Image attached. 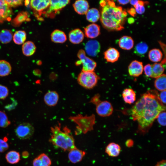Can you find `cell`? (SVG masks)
I'll return each instance as SVG.
<instances>
[{
	"instance_id": "cell-1",
	"label": "cell",
	"mask_w": 166,
	"mask_h": 166,
	"mask_svg": "<svg viewBox=\"0 0 166 166\" xmlns=\"http://www.w3.org/2000/svg\"><path fill=\"white\" fill-rule=\"evenodd\" d=\"M166 107L160 101L156 91H148L141 96L131 109L133 120L136 121L142 133L147 132L161 112Z\"/></svg>"
},
{
	"instance_id": "cell-2",
	"label": "cell",
	"mask_w": 166,
	"mask_h": 166,
	"mask_svg": "<svg viewBox=\"0 0 166 166\" xmlns=\"http://www.w3.org/2000/svg\"><path fill=\"white\" fill-rule=\"evenodd\" d=\"M100 19L103 26L108 30L118 31L124 29L127 13L120 6H117L113 1H106L102 7Z\"/></svg>"
},
{
	"instance_id": "cell-3",
	"label": "cell",
	"mask_w": 166,
	"mask_h": 166,
	"mask_svg": "<svg viewBox=\"0 0 166 166\" xmlns=\"http://www.w3.org/2000/svg\"><path fill=\"white\" fill-rule=\"evenodd\" d=\"M51 135L49 142L54 146L64 151H69L76 147L74 140L69 128L65 127L62 130L61 125L50 128Z\"/></svg>"
},
{
	"instance_id": "cell-4",
	"label": "cell",
	"mask_w": 166,
	"mask_h": 166,
	"mask_svg": "<svg viewBox=\"0 0 166 166\" xmlns=\"http://www.w3.org/2000/svg\"><path fill=\"white\" fill-rule=\"evenodd\" d=\"M69 119L77 125L75 131L76 135L81 133L85 134L92 131L95 123V116L93 114L83 115L79 114L75 116H70Z\"/></svg>"
},
{
	"instance_id": "cell-5",
	"label": "cell",
	"mask_w": 166,
	"mask_h": 166,
	"mask_svg": "<svg viewBox=\"0 0 166 166\" xmlns=\"http://www.w3.org/2000/svg\"><path fill=\"white\" fill-rule=\"evenodd\" d=\"M99 77L94 71H82L80 73L77 77L79 84L87 89L93 88L97 84Z\"/></svg>"
},
{
	"instance_id": "cell-6",
	"label": "cell",
	"mask_w": 166,
	"mask_h": 166,
	"mask_svg": "<svg viewBox=\"0 0 166 166\" xmlns=\"http://www.w3.org/2000/svg\"><path fill=\"white\" fill-rule=\"evenodd\" d=\"M77 56L79 60L76 64L82 65V71H94L97 66L96 63L93 59L87 57L85 51L80 50L77 53Z\"/></svg>"
},
{
	"instance_id": "cell-7",
	"label": "cell",
	"mask_w": 166,
	"mask_h": 166,
	"mask_svg": "<svg viewBox=\"0 0 166 166\" xmlns=\"http://www.w3.org/2000/svg\"><path fill=\"white\" fill-rule=\"evenodd\" d=\"M34 131V127L29 123L19 124L15 130L16 136L22 140L28 139L33 135Z\"/></svg>"
},
{
	"instance_id": "cell-8",
	"label": "cell",
	"mask_w": 166,
	"mask_h": 166,
	"mask_svg": "<svg viewBox=\"0 0 166 166\" xmlns=\"http://www.w3.org/2000/svg\"><path fill=\"white\" fill-rule=\"evenodd\" d=\"M96 111L97 114L102 117L111 115L113 112V108L111 104L106 101H101L96 106Z\"/></svg>"
},
{
	"instance_id": "cell-9",
	"label": "cell",
	"mask_w": 166,
	"mask_h": 166,
	"mask_svg": "<svg viewBox=\"0 0 166 166\" xmlns=\"http://www.w3.org/2000/svg\"><path fill=\"white\" fill-rule=\"evenodd\" d=\"M85 49V53L89 56L95 57L100 52L101 45L98 41L95 40H90L86 43Z\"/></svg>"
},
{
	"instance_id": "cell-10",
	"label": "cell",
	"mask_w": 166,
	"mask_h": 166,
	"mask_svg": "<svg viewBox=\"0 0 166 166\" xmlns=\"http://www.w3.org/2000/svg\"><path fill=\"white\" fill-rule=\"evenodd\" d=\"M12 10L5 0H0V23L9 21L12 16Z\"/></svg>"
},
{
	"instance_id": "cell-11",
	"label": "cell",
	"mask_w": 166,
	"mask_h": 166,
	"mask_svg": "<svg viewBox=\"0 0 166 166\" xmlns=\"http://www.w3.org/2000/svg\"><path fill=\"white\" fill-rule=\"evenodd\" d=\"M143 70L142 63L137 60L132 61L128 67V72L129 75L133 77L140 76L142 74Z\"/></svg>"
},
{
	"instance_id": "cell-12",
	"label": "cell",
	"mask_w": 166,
	"mask_h": 166,
	"mask_svg": "<svg viewBox=\"0 0 166 166\" xmlns=\"http://www.w3.org/2000/svg\"><path fill=\"white\" fill-rule=\"evenodd\" d=\"M59 100L58 93L55 91H49L44 95V101L45 104L48 106L53 107L57 104Z\"/></svg>"
},
{
	"instance_id": "cell-13",
	"label": "cell",
	"mask_w": 166,
	"mask_h": 166,
	"mask_svg": "<svg viewBox=\"0 0 166 166\" xmlns=\"http://www.w3.org/2000/svg\"><path fill=\"white\" fill-rule=\"evenodd\" d=\"M85 153V152L76 147L69 151L68 154V159L71 163H76L82 160Z\"/></svg>"
},
{
	"instance_id": "cell-14",
	"label": "cell",
	"mask_w": 166,
	"mask_h": 166,
	"mask_svg": "<svg viewBox=\"0 0 166 166\" xmlns=\"http://www.w3.org/2000/svg\"><path fill=\"white\" fill-rule=\"evenodd\" d=\"M69 2L68 0H50L48 12L49 13L57 12L66 6Z\"/></svg>"
},
{
	"instance_id": "cell-15",
	"label": "cell",
	"mask_w": 166,
	"mask_h": 166,
	"mask_svg": "<svg viewBox=\"0 0 166 166\" xmlns=\"http://www.w3.org/2000/svg\"><path fill=\"white\" fill-rule=\"evenodd\" d=\"M100 27L97 24L92 23L85 28V33L88 38L93 39L97 37L100 34Z\"/></svg>"
},
{
	"instance_id": "cell-16",
	"label": "cell",
	"mask_w": 166,
	"mask_h": 166,
	"mask_svg": "<svg viewBox=\"0 0 166 166\" xmlns=\"http://www.w3.org/2000/svg\"><path fill=\"white\" fill-rule=\"evenodd\" d=\"M84 37L83 33L78 29L72 30L69 35V41L74 44H78L81 42L83 41Z\"/></svg>"
},
{
	"instance_id": "cell-17",
	"label": "cell",
	"mask_w": 166,
	"mask_h": 166,
	"mask_svg": "<svg viewBox=\"0 0 166 166\" xmlns=\"http://www.w3.org/2000/svg\"><path fill=\"white\" fill-rule=\"evenodd\" d=\"M75 11L79 14H85L89 10L88 2L84 0L76 1L73 4Z\"/></svg>"
},
{
	"instance_id": "cell-18",
	"label": "cell",
	"mask_w": 166,
	"mask_h": 166,
	"mask_svg": "<svg viewBox=\"0 0 166 166\" xmlns=\"http://www.w3.org/2000/svg\"><path fill=\"white\" fill-rule=\"evenodd\" d=\"M51 161L46 154L42 153L35 158L33 160V166H50Z\"/></svg>"
},
{
	"instance_id": "cell-19",
	"label": "cell",
	"mask_w": 166,
	"mask_h": 166,
	"mask_svg": "<svg viewBox=\"0 0 166 166\" xmlns=\"http://www.w3.org/2000/svg\"><path fill=\"white\" fill-rule=\"evenodd\" d=\"M49 0H32L30 5L32 8L36 11L40 12L49 7L50 3Z\"/></svg>"
},
{
	"instance_id": "cell-20",
	"label": "cell",
	"mask_w": 166,
	"mask_h": 166,
	"mask_svg": "<svg viewBox=\"0 0 166 166\" xmlns=\"http://www.w3.org/2000/svg\"><path fill=\"white\" fill-rule=\"evenodd\" d=\"M119 56V51L113 48H109L104 53V58L109 62H115L118 60Z\"/></svg>"
},
{
	"instance_id": "cell-21",
	"label": "cell",
	"mask_w": 166,
	"mask_h": 166,
	"mask_svg": "<svg viewBox=\"0 0 166 166\" xmlns=\"http://www.w3.org/2000/svg\"><path fill=\"white\" fill-rule=\"evenodd\" d=\"M121 151V147L118 144L111 142L109 143L106 147L105 152L109 156L115 157L120 154Z\"/></svg>"
},
{
	"instance_id": "cell-22",
	"label": "cell",
	"mask_w": 166,
	"mask_h": 166,
	"mask_svg": "<svg viewBox=\"0 0 166 166\" xmlns=\"http://www.w3.org/2000/svg\"><path fill=\"white\" fill-rule=\"evenodd\" d=\"M118 44L120 48L125 50H130L133 46L134 41L130 37L124 36L121 38L119 41Z\"/></svg>"
},
{
	"instance_id": "cell-23",
	"label": "cell",
	"mask_w": 166,
	"mask_h": 166,
	"mask_svg": "<svg viewBox=\"0 0 166 166\" xmlns=\"http://www.w3.org/2000/svg\"><path fill=\"white\" fill-rule=\"evenodd\" d=\"M122 96L125 102L129 104L133 103L136 100V93L132 89H124L122 92Z\"/></svg>"
},
{
	"instance_id": "cell-24",
	"label": "cell",
	"mask_w": 166,
	"mask_h": 166,
	"mask_svg": "<svg viewBox=\"0 0 166 166\" xmlns=\"http://www.w3.org/2000/svg\"><path fill=\"white\" fill-rule=\"evenodd\" d=\"M51 38L54 42L63 43L66 41L67 37L66 34L63 31L59 30H56L51 34Z\"/></svg>"
},
{
	"instance_id": "cell-25",
	"label": "cell",
	"mask_w": 166,
	"mask_h": 166,
	"mask_svg": "<svg viewBox=\"0 0 166 166\" xmlns=\"http://www.w3.org/2000/svg\"><path fill=\"white\" fill-rule=\"evenodd\" d=\"M36 47L34 44L30 41L24 42L22 47L23 53L26 56H30L33 55L35 52Z\"/></svg>"
},
{
	"instance_id": "cell-26",
	"label": "cell",
	"mask_w": 166,
	"mask_h": 166,
	"mask_svg": "<svg viewBox=\"0 0 166 166\" xmlns=\"http://www.w3.org/2000/svg\"><path fill=\"white\" fill-rule=\"evenodd\" d=\"M85 14L87 20L93 23L97 22L100 18L99 11L95 8L89 9Z\"/></svg>"
},
{
	"instance_id": "cell-27",
	"label": "cell",
	"mask_w": 166,
	"mask_h": 166,
	"mask_svg": "<svg viewBox=\"0 0 166 166\" xmlns=\"http://www.w3.org/2000/svg\"><path fill=\"white\" fill-rule=\"evenodd\" d=\"M5 158L8 163L11 164H16L18 163L20 160V154L16 151H10L6 154Z\"/></svg>"
},
{
	"instance_id": "cell-28",
	"label": "cell",
	"mask_w": 166,
	"mask_h": 166,
	"mask_svg": "<svg viewBox=\"0 0 166 166\" xmlns=\"http://www.w3.org/2000/svg\"><path fill=\"white\" fill-rule=\"evenodd\" d=\"M154 83L155 87L158 90L161 92L166 90V75L163 74L161 76L156 78Z\"/></svg>"
},
{
	"instance_id": "cell-29",
	"label": "cell",
	"mask_w": 166,
	"mask_h": 166,
	"mask_svg": "<svg viewBox=\"0 0 166 166\" xmlns=\"http://www.w3.org/2000/svg\"><path fill=\"white\" fill-rule=\"evenodd\" d=\"M13 34L10 30L4 29L0 32V42L3 44L9 43L12 40Z\"/></svg>"
},
{
	"instance_id": "cell-30",
	"label": "cell",
	"mask_w": 166,
	"mask_h": 166,
	"mask_svg": "<svg viewBox=\"0 0 166 166\" xmlns=\"http://www.w3.org/2000/svg\"><path fill=\"white\" fill-rule=\"evenodd\" d=\"M11 69V65L9 62L4 60H0V76L8 75L10 73Z\"/></svg>"
},
{
	"instance_id": "cell-31",
	"label": "cell",
	"mask_w": 166,
	"mask_h": 166,
	"mask_svg": "<svg viewBox=\"0 0 166 166\" xmlns=\"http://www.w3.org/2000/svg\"><path fill=\"white\" fill-rule=\"evenodd\" d=\"M148 49L147 44L144 42H140L135 46L134 53L138 56L142 57L144 56Z\"/></svg>"
},
{
	"instance_id": "cell-32",
	"label": "cell",
	"mask_w": 166,
	"mask_h": 166,
	"mask_svg": "<svg viewBox=\"0 0 166 166\" xmlns=\"http://www.w3.org/2000/svg\"><path fill=\"white\" fill-rule=\"evenodd\" d=\"M152 66V74L151 77L156 78L162 75L164 71V67L161 63H155Z\"/></svg>"
},
{
	"instance_id": "cell-33",
	"label": "cell",
	"mask_w": 166,
	"mask_h": 166,
	"mask_svg": "<svg viewBox=\"0 0 166 166\" xmlns=\"http://www.w3.org/2000/svg\"><path fill=\"white\" fill-rule=\"evenodd\" d=\"M14 42L16 44H23L25 42L26 38V32L23 30H18L16 31L13 36Z\"/></svg>"
},
{
	"instance_id": "cell-34",
	"label": "cell",
	"mask_w": 166,
	"mask_h": 166,
	"mask_svg": "<svg viewBox=\"0 0 166 166\" xmlns=\"http://www.w3.org/2000/svg\"><path fill=\"white\" fill-rule=\"evenodd\" d=\"M163 54L161 51L158 49H154L151 50L148 53V57L152 62H157L160 61Z\"/></svg>"
},
{
	"instance_id": "cell-35",
	"label": "cell",
	"mask_w": 166,
	"mask_h": 166,
	"mask_svg": "<svg viewBox=\"0 0 166 166\" xmlns=\"http://www.w3.org/2000/svg\"><path fill=\"white\" fill-rule=\"evenodd\" d=\"M10 124L5 113L0 111V127L5 128L7 127Z\"/></svg>"
},
{
	"instance_id": "cell-36",
	"label": "cell",
	"mask_w": 166,
	"mask_h": 166,
	"mask_svg": "<svg viewBox=\"0 0 166 166\" xmlns=\"http://www.w3.org/2000/svg\"><path fill=\"white\" fill-rule=\"evenodd\" d=\"M144 2L143 1H139L138 3L134 7L136 12L139 14H142L144 13L145 10L144 6Z\"/></svg>"
},
{
	"instance_id": "cell-37",
	"label": "cell",
	"mask_w": 166,
	"mask_h": 166,
	"mask_svg": "<svg viewBox=\"0 0 166 166\" xmlns=\"http://www.w3.org/2000/svg\"><path fill=\"white\" fill-rule=\"evenodd\" d=\"M9 90L6 86L0 85V99H4L8 96Z\"/></svg>"
},
{
	"instance_id": "cell-38",
	"label": "cell",
	"mask_w": 166,
	"mask_h": 166,
	"mask_svg": "<svg viewBox=\"0 0 166 166\" xmlns=\"http://www.w3.org/2000/svg\"><path fill=\"white\" fill-rule=\"evenodd\" d=\"M166 112L165 111L161 112L158 116L156 119L158 122L161 125H166Z\"/></svg>"
},
{
	"instance_id": "cell-39",
	"label": "cell",
	"mask_w": 166,
	"mask_h": 166,
	"mask_svg": "<svg viewBox=\"0 0 166 166\" xmlns=\"http://www.w3.org/2000/svg\"><path fill=\"white\" fill-rule=\"evenodd\" d=\"M7 4L10 7H16L22 5L23 0H5Z\"/></svg>"
},
{
	"instance_id": "cell-40",
	"label": "cell",
	"mask_w": 166,
	"mask_h": 166,
	"mask_svg": "<svg viewBox=\"0 0 166 166\" xmlns=\"http://www.w3.org/2000/svg\"><path fill=\"white\" fill-rule=\"evenodd\" d=\"M9 148V145L5 140L0 139V152H3Z\"/></svg>"
},
{
	"instance_id": "cell-41",
	"label": "cell",
	"mask_w": 166,
	"mask_h": 166,
	"mask_svg": "<svg viewBox=\"0 0 166 166\" xmlns=\"http://www.w3.org/2000/svg\"><path fill=\"white\" fill-rule=\"evenodd\" d=\"M144 73L145 75L148 77H151L152 74V66L150 64H148L143 68Z\"/></svg>"
},
{
	"instance_id": "cell-42",
	"label": "cell",
	"mask_w": 166,
	"mask_h": 166,
	"mask_svg": "<svg viewBox=\"0 0 166 166\" xmlns=\"http://www.w3.org/2000/svg\"><path fill=\"white\" fill-rule=\"evenodd\" d=\"M26 15V13L25 12L21 13L18 14L15 19L16 22L18 23H19L24 21L27 18Z\"/></svg>"
},
{
	"instance_id": "cell-43",
	"label": "cell",
	"mask_w": 166,
	"mask_h": 166,
	"mask_svg": "<svg viewBox=\"0 0 166 166\" xmlns=\"http://www.w3.org/2000/svg\"><path fill=\"white\" fill-rule=\"evenodd\" d=\"M100 97L99 94H95L91 98L90 102L96 106L101 101L100 99Z\"/></svg>"
},
{
	"instance_id": "cell-44",
	"label": "cell",
	"mask_w": 166,
	"mask_h": 166,
	"mask_svg": "<svg viewBox=\"0 0 166 166\" xmlns=\"http://www.w3.org/2000/svg\"><path fill=\"white\" fill-rule=\"evenodd\" d=\"M166 90L161 91L159 95V98L161 103L164 105L166 104Z\"/></svg>"
},
{
	"instance_id": "cell-45",
	"label": "cell",
	"mask_w": 166,
	"mask_h": 166,
	"mask_svg": "<svg viewBox=\"0 0 166 166\" xmlns=\"http://www.w3.org/2000/svg\"><path fill=\"white\" fill-rule=\"evenodd\" d=\"M156 166H166V162L165 160H162L158 162Z\"/></svg>"
},
{
	"instance_id": "cell-46",
	"label": "cell",
	"mask_w": 166,
	"mask_h": 166,
	"mask_svg": "<svg viewBox=\"0 0 166 166\" xmlns=\"http://www.w3.org/2000/svg\"><path fill=\"white\" fill-rule=\"evenodd\" d=\"M129 13L132 16H134L136 14V12L135 9L133 8H131L128 11Z\"/></svg>"
},
{
	"instance_id": "cell-47",
	"label": "cell",
	"mask_w": 166,
	"mask_h": 166,
	"mask_svg": "<svg viewBox=\"0 0 166 166\" xmlns=\"http://www.w3.org/2000/svg\"><path fill=\"white\" fill-rule=\"evenodd\" d=\"M130 0H117V2L120 4L125 5L129 2Z\"/></svg>"
},
{
	"instance_id": "cell-48",
	"label": "cell",
	"mask_w": 166,
	"mask_h": 166,
	"mask_svg": "<svg viewBox=\"0 0 166 166\" xmlns=\"http://www.w3.org/2000/svg\"><path fill=\"white\" fill-rule=\"evenodd\" d=\"M29 156V154L28 152L25 151L22 152V156L23 158H27Z\"/></svg>"
},
{
	"instance_id": "cell-49",
	"label": "cell",
	"mask_w": 166,
	"mask_h": 166,
	"mask_svg": "<svg viewBox=\"0 0 166 166\" xmlns=\"http://www.w3.org/2000/svg\"><path fill=\"white\" fill-rule=\"evenodd\" d=\"M126 145L128 147L131 146L133 145V142L131 140H129L126 141Z\"/></svg>"
},
{
	"instance_id": "cell-50",
	"label": "cell",
	"mask_w": 166,
	"mask_h": 166,
	"mask_svg": "<svg viewBox=\"0 0 166 166\" xmlns=\"http://www.w3.org/2000/svg\"><path fill=\"white\" fill-rule=\"evenodd\" d=\"M139 0H130L129 2L130 4L134 6L136 5L138 2Z\"/></svg>"
},
{
	"instance_id": "cell-51",
	"label": "cell",
	"mask_w": 166,
	"mask_h": 166,
	"mask_svg": "<svg viewBox=\"0 0 166 166\" xmlns=\"http://www.w3.org/2000/svg\"><path fill=\"white\" fill-rule=\"evenodd\" d=\"M128 22L130 23H132L134 22V19L132 18H129L128 19Z\"/></svg>"
}]
</instances>
